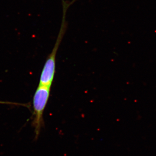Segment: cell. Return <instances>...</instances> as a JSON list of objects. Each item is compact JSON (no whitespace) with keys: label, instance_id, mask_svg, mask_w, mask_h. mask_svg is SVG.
Instances as JSON below:
<instances>
[{"label":"cell","instance_id":"1","mask_svg":"<svg viewBox=\"0 0 156 156\" xmlns=\"http://www.w3.org/2000/svg\"><path fill=\"white\" fill-rule=\"evenodd\" d=\"M63 19L62 23L56 40V44L52 52L48 56L41 74L39 85L51 87L53 83L55 73H56V58L57 50L60 45L62 40L64 36L66 29V15L68 8L70 5L69 3L63 0Z\"/></svg>","mask_w":156,"mask_h":156},{"label":"cell","instance_id":"2","mask_svg":"<svg viewBox=\"0 0 156 156\" xmlns=\"http://www.w3.org/2000/svg\"><path fill=\"white\" fill-rule=\"evenodd\" d=\"M50 87L39 85L33 97L34 119L33 126L35 128V139H37L43 126V114L50 97Z\"/></svg>","mask_w":156,"mask_h":156},{"label":"cell","instance_id":"3","mask_svg":"<svg viewBox=\"0 0 156 156\" xmlns=\"http://www.w3.org/2000/svg\"><path fill=\"white\" fill-rule=\"evenodd\" d=\"M0 104H5L14 105H23V106H26V105L23 104L15 103V102H7V101H0Z\"/></svg>","mask_w":156,"mask_h":156}]
</instances>
